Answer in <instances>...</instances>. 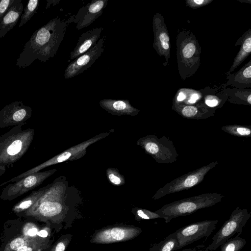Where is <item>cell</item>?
Segmentation results:
<instances>
[{
	"label": "cell",
	"instance_id": "cell-1",
	"mask_svg": "<svg viewBox=\"0 0 251 251\" xmlns=\"http://www.w3.org/2000/svg\"><path fill=\"white\" fill-rule=\"evenodd\" d=\"M67 24L57 17L36 30L24 46L16 66L24 69L36 60L45 63L53 58L64 39Z\"/></svg>",
	"mask_w": 251,
	"mask_h": 251
},
{
	"label": "cell",
	"instance_id": "cell-2",
	"mask_svg": "<svg viewBox=\"0 0 251 251\" xmlns=\"http://www.w3.org/2000/svg\"><path fill=\"white\" fill-rule=\"evenodd\" d=\"M177 67L181 79L193 75L201 64V47L189 29H178L176 37Z\"/></svg>",
	"mask_w": 251,
	"mask_h": 251
},
{
	"label": "cell",
	"instance_id": "cell-3",
	"mask_svg": "<svg viewBox=\"0 0 251 251\" xmlns=\"http://www.w3.org/2000/svg\"><path fill=\"white\" fill-rule=\"evenodd\" d=\"M24 124L13 126L0 136V166H12L27 151L34 135L32 128L23 129Z\"/></svg>",
	"mask_w": 251,
	"mask_h": 251
},
{
	"label": "cell",
	"instance_id": "cell-4",
	"mask_svg": "<svg viewBox=\"0 0 251 251\" xmlns=\"http://www.w3.org/2000/svg\"><path fill=\"white\" fill-rule=\"evenodd\" d=\"M224 196L215 193H205L166 204L155 211L166 223L174 218L185 216L201 209L211 207L220 202Z\"/></svg>",
	"mask_w": 251,
	"mask_h": 251
},
{
	"label": "cell",
	"instance_id": "cell-5",
	"mask_svg": "<svg viewBox=\"0 0 251 251\" xmlns=\"http://www.w3.org/2000/svg\"><path fill=\"white\" fill-rule=\"evenodd\" d=\"M63 183L55 180L46 186V188L34 205L26 210V215L35 218H50L62 210L60 201L63 196Z\"/></svg>",
	"mask_w": 251,
	"mask_h": 251
},
{
	"label": "cell",
	"instance_id": "cell-6",
	"mask_svg": "<svg viewBox=\"0 0 251 251\" xmlns=\"http://www.w3.org/2000/svg\"><path fill=\"white\" fill-rule=\"evenodd\" d=\"M109 133L105 132L100 133L92 138L74 146L56 155L48 160L36 166L30 170L14 177L9 180L0 184V187L8 182H14L30 174L39 172L42 169L49 166L58 164L66 161H73L83 157L86 153L87 148L91 145L103 139L109 135Z\"/></svg>",
	"mask_w": 251,
	"mask_h": 251
},
{
	"label": "cell",
	"instance_id": "cell-7",
	"mask_svg": "<svg viewBox=\"0 0 251 251\" xmlns=\"http://www.w3.org/2000/svg\"><path fill=\"white\" fill-rule=\"evenodd\" d=\"M251 216V212L247 209H241L238 207L236 208L212 237L210 244L207 248L208 251L216 250L236 233L242 234L243 228Z\"/></svg>",
	"mask_w": 251,
	"mask_h": 251
},
{
	"label": "cell",
	"instance_id": "cell-8",
	"mask_svg": "<svg viewBox=\"0 0 251 251\" xmlns=\"http://www.w3.org/2000/svg\"><path fill=\"white\" fill-rule=\"evenodd\" d=\"M136 144L159 163H173L178 155L172 141L165 137L158 138L154 135H147L139 139Z\"/></svg>",
	"mask_w": 251,
	"mask_h": 251
},
{
	"label": "cell",
	"instance_id": "cell-9",
	"mask_svg": "<svg viewBox=\"0 0 251 251\" xmlns=\"http://www.w3.org/2000/svg\"><path fill=\"white\" fill-rule=\"evenodd\" d=\"M217 164V161L210 163L174 179L157 190L152 199L157 200L167 195L187 190L198 185Z\"/></svg>",
	"mask_w": 251,
	"mask_h": 251
},
{
	"label": "cell",
	"instance_id": "cell-10",
	"mask_svg": "<svg viewBox=\"0 0 251 251\" xmlns=\"http://www.w3.org/2000/svg\"><path fill=\"white\" fill-rule=\"evenodd\" d=\"M56 171V169L37 172L9 184L1 192L0 198L12 200L34 189Z\"/></svg>",
	"mask_w": 251,
	"mask_h": 251
},
{
	"label": "cell",
	"instance_id": "cell-11",
	"mask_svg": "<svg viewBox=\"0 0 251 251\" xmlns=\"http://www.w3.org/2000/svg\"><path fill=\"white\" fill-rule=\"evenodd\" d=\"M218 222L217 220H206L177 229L175 231L178 241L176 250L203 238L206 239L216 228Z\"/></svg>",
	"mask_w": 251,
	"mask_h": 251
},
{
	"label": "cell",
	"instance_id": "cell-12",
	"mask_svg": "<svg viewBox=\"0 0 251 251\" xmlns=\"http://www.w3.org/2000/svg\"><path fill=\"white\" fill-rule=\"evenodd\" d=\"M154 39L153 48L160 57L163 58V65L166 67L171 55L170 38L169 31L162 14L156 12L152 19Z\"/></svg>",
	"mask_w": 251,
	"mask_h": 251
},
{
	"label": "cell",
	"instance_id": "cell-13",
	"mask_svg": "<svg viewBox=\"0 0 251 251\" xmlns=\"http://www.w3.org/2000/svg\"><path fill=\"white\" fill-rule=\"evenodd\" d=\"M104 41L103 37L99 39L93 47L70 63L65 70V78H71L91 67L104 51Z\"/></svg>",
	"mask_w": 251,
	"mask_h": 251
},
{
	"label": "cell",
	"instance_id": "cell-14",
	"mask_svg": "<svg viewBox=\"0 0 251 251\" xmlns=\"http://www.w3.org/2000/svg\"><path fill=\"white\" fill-rule=\"evenodd\" d=\"M141 232V228L134 226L108 227L96 232L91 242L97 244H109L125 241L133 239Z\"/></svg>",
	"mask_w": 251,
	"mask_h": 251
},
{
	"label": "cell",
	"instance_id": "cell-15",
	"mask_svg": "<svg viewBox=\"0 0 251 251\" xmlns=\"http://www.w3.org/2000/svg\"><path fill=\"white\" fill-rule=\"evenodd\" d=\"M32 109L22 101H14L0 110V129L25 124L31 117Z\"/></svg>",
	"mask_w": 251,
	"mask_h": 251
},
{
	"label": "cell",
	"instance_id": "cell-16",
	"mask_svg": "<svg viewBox=\"0 0 251 251\" xmlns=\"http://www.w3.org/2000/svg\"><path fill=\"white\" fill-rule=\"evenodd\" d=\"M108 0H93L80 8L76 15L67 20L76 24L78 30L85 28L100 17L108 4Z\"/></svg>",
	"mask_w": 251,
	"mask_h": 251
},
{
	"label": "cell",
	"instance_id": "cell-17",
	"mask_svg": "<svg viewBox=\"0 0 251 251\" xmlns=\"http://www.w3.org/2000/svg\"><path fill=\"white\" fill-rule=\"evenodd\" d=\"M102 30V27H96L83 33L70 53V59H75L93 47L99 41Z\"/></svg>",
	"mask_w": 251,
	"mask_h": 251
},
{
	"label": "cell",
	"instance_id": "cell-18",
	"mask_svg": "<svg viewBox=\"0 0 251 251\" xmlns=\"http://www.w3.org/2000/svg\"><path fill=\"white\" fill-rule=\"evenodd\" d=\"M99 104L102 108L113 115L136 116L140 112L127 100L105 99L100 100Z\"/></svg>",
	"mask_w": 251,
	"mask_h": 251
},
{
	"label": "cell",
	"instance_id": "cell-19",
	"mask_svg": "<svg viewBox=\"0 0 251 251\" xmlns=\"http://www.w3.org/2000/svg\"><path fill=\"white\" fill-rule=\"evenodd\" d=\"M23 11L24 6L22 0H15L0 19V39L17 25Z\"/></svg>",
	"mask_w": 251,
	"mask_h": 251
},
{
	"label": "cell",
	"instance_id": "cell-20",
	"mask_svg": "<svg viewBox=\"0 0 251 251\" xmlns=\"http://www.w3.org/2000/svg\"><path fill=\"white\" fill-rule=\"evenodd\" d=\"M227 81L222 85L225 88L230 86L238 89L251 88V60H250L238 71L226 75Z\"/></svg>",
	"mask_w": 251,
	"mask_h": 251
},
{
	"label": "cell",
	"instance_id": "cell-21",
	"mask_svg": "<svg viewBox=\"0 0 251 251\" xmlns=\"http://www.w3.org/2000/svg\"><path fill=\"white\" fill-rule=\"evenodd\" d=\"M240 46L233 63L227 72L228 75L233 72L249 56L251 52V28H250L235 43V46Z\"/></svg>",
	"mask_w": 251,
	"mask_h": 251
},
{
	"label": "cell",
	"instance_id": "cell-22",
	"mask_svg": "<svg viewBox=\"0 0 251 251\" xmlns=\"http://www.w3.org/2000/svg\"><path fill=\"white\" fill-rule=\"evenodd\" d=\"M199 91L202 95L205 104L209 107H221L227 100L222 84L214 87L205 86Z\"/></svg>",
	"mask_w": 251,
	"mask_h": 251
},
{
	"label": "cell",
	"instance_id": "cell-23",
	"mask_svg": "<svg viewBox=\"0 0 251 251\" xmlns=\"http://www.w3.org/2000/svg\"><path fill=\"white\" fill-rule=\"evenodd\" d=\"M172 108L183 116L189 118H196L197 117L203 116L214 112V109L208 108L204 102L197 105L173 104Z\"/></svg>",
	"mask_w": 251,
	"mask_h": 251
},
{
	"label": "cell",
	"instance_id": "cell-24",
	"mask_svg": "<svg viewBox=\"0 0 251 251\" xmlns=\"http://www.w3.org/2000/svg\"><path fill=\"white\" fill-rule=\"evenodd\" d=\"M203 98L199 90L190 88H180L176 94L173 104L180 105H193L200 102Z\"/></svg>",
	"mask_w": 251,
	"mask_h": 251
},
{
	"label": "cell",
	"instance_id": "cell-25",
	"mask_svg": "<svg viewBox=\"0 0 251 251\" xmlns=\"http://www.w3.org/2000/svg\"><path fill=\"white\" fill-rule=\"evenodd\" d=\"M224 91L227 97V100L230 102L235 104L251 105V89L224 87Z\"/></svg>",
	"mask_w": 251,
	"mask_h": 251
},
{
	"label": "cell",
	"instance_id": "cell-26",
	"mask_svg": "<svg viewBox=\"0 0 251 251\" xmlns=\"http://www.w3.org/2000/svg\"><path fill=\"white\" fill-rule=\"evenodd\" d=\"M46 188L45 187L33 191L29 195L24 198L16 204L13 207L12 210L16 213L25 212L32 206L40 197Z\"/></svg>",
	"mask_w": 251,
	"mask_h": 251
},
{
	"label": "cell",
	"instance_id": "cell-27",
	"mask_svg": "<svg viewBox=\"0 0 251 251\" xmlns=\"http://www.w3.org/2000/svg\"><path fill=\"white\" fill-rule=\"evenodd\" d=\"M177 244V239L175 232L154 245L150 251H174L176 250Z\"/></svg>",
	"mask_w": 251,
	"mask_h": 251
},
{
	"label": "cell",
	"instance_id": "cell-28",
	"mask_svg": "<svg viewBox=\"0 0 251 251\" xmlns=\"http://www.w3.org/2000/svg\"><path fill=\"white\" fill-rule=\"evenodd\" d=\"M237 233L233 238H231L223 243L220 247L221 251H240L246 244V240Z\"/></svg>",
	"mask_w": 251,
	"mask_h": 251
},
{
	"label": "cell",
	"instance_id": "cell-29",
	"mask_svg": "<svg viewBox=\"0 0 251 251\" xmlns=\"http://www.w3.org/2000/svg\"><path fill=\"white\" fill-rule=\"evenodd\" d=\"M39 0H29L21 16L19 27L25 25L36 13L39 5Z\"/></svg>",
	"mask_w": 251,
	"mask_h": 251
},
{
	"label": "cell",
	"instance_id": "cell-30",
	"mask_svg": "<svg viewBox=\"0 0 251 251\" xmlns=\"http://www.w3.org/2000/svg\"><path fill=\"white\" fill-rule=\"evenodd\" d=\"M46 246V241L37 236L15 251H41Z\"/></svg>",
	"mask_w": 251,
	"mask_h": 251
},
{
	"label": "cell",
	"instance_id": "cell-31",
	"mask_svg": "<svg viewBox=\"0 0 251 251\" xmlns=\"http://www.w3.org/2000/svg\"><path fill=\"white\" fill-rule=\"evenodd\" d=\"M34 237H29L24 235L16 237L5 246L3 251H15L31 240Z\"/></svg>",
	"mask_w": 251,
	"mask_h": 251
},
{
	"label": "cell",
	"instance_id": "cell-32",
	"mask_svg": "<svg viewBox=\"0 0 251 251\" xmlns=\"http://www.w3.org/2000/svg\"><path fill=\"white\" fill-rule=\"evenodd\" d=\"M222 129L231 134L239 136H248L251 135V129L246 126L232 125L225 126Z\"/></svg>",
	"mask_w": 251,
	"mask_h": 251
},
{
	"label": "cell",
	"instance_id": "cell-33",
	"mask_svg": "<svg viewBox=\"0 0 251 251\" xmlns=\"http://www.w3.org/2000/svg\"><path fill=\"white\" fill-rule=\"evenodd\" d=\"M106 175L111 183L117 186L123 185L125 183L124 176L117 169L109 168L106 170Z\"/></svg>",
	"mask_w": 251,
	"mask_h": 251
},
{
	"label": "cell",
	"instance_id": "cell-34",
	"mask_svg": "<svg viewBox=\"0 0 251 251\" xmlns=\"http://www.w3.org/2000/svg\"><path fill=\"white\" fill-rule=\"evenodd\" d=\"M135 216L138 220H152L161 218V217L155 212H152L147 209L137 208L135 211Z\"/></svg>",
	"mask_w": 251,
	"mask_h": 251
},
{
	"label": "cell",
	"instance_id": "cell-35",
	"mask_svg": "<svg viewBox=\"0 0 251 251\" xmlns=\"http://www.w3.org/2000/svg\"><path fill=\"white\" fill-rule=\"evenodd\" d=\"M38 231V227L33 223L25 224L22 229L23 235L29 237H37Z\"/></svg>",
	"mask_w": 251,
	"mask_h": 251
},
{
	"label": "cell",
	"instance_id": "cell-36",
	"mask_svg": "<svg viewBox=\"0 0 251 251\" xmlns=\"http://www.w3.org/2000/svg\"><path fill=\"white\" fill-rule=\"evenodd\" d=\"M213 1V0H186L185 3L186 6L195 9L206 6Z\"/></svg>",
	"mask_w": 251,
	"mask_h": 251
},
{
	"label": "cell",
	"instance_id": "cell-37",
	"mask_svg": "<svg viewBox=\"0 0 251 251\" xmlns=\"http://www.w3.org/2000/svg\"><path fill=\"white\" fill-rule=\"evenodd\" d=\"M15 0H0V19L5 14Z\"/></svg>",
	"mask_w": 251,
	"mask_h": 251
},
{
	"label": "cell",
	"instance_id": "cell-38",
	"mask_svg": "<svg viewBox=\"0 0 251 251\" xmlns=\"http://www.w3.org/2000/svg\"><path fill=\"white\" fill-rule=\"evenodd\" d=\"M65 240L58 242L51 250L50 251H65L66 247Z\"/></svg>",
	"mask_w": 251,
	"mask_h": 251
},
{
	"label": "cell",
	"instance_id": "cell-39",
	"mask_svg": "<svg viewBox=\"0 0 251 251\" xmlns=\"http://www.w3.org/2000/svg\"><path fill=\"white\" fill-rule=\"evenodd\" d=\"M48 232L44 229L38 231L37 236L41 238H45L48 236Z\"/></svg>",
	"mask_w": 251,
	"mask_h": 251
},
{
	"label": "cell",
	"instance_id": "cell-40",
	"mask_svg": "<svg viewBox=\"0 0 251 251\" xmlns=\"http://www.w3.org/2000/svg\"><path fill=\"white\" fill-rule=\"evenodd\" d=\"M59 1V0H47V6L46 7V8L47 9L48 8L50 5L53 3H57Z\"/></svg>",
	"mask_w": 251,
	"mask_h": 251
},
{
	"label": "cell",
	"instance_id": "cell-41",
	"mask_svg": "<svg viewBox=\"0 0 251 251\" xmlns=\"http://www.w3.org/2000/svg\"><path fill=\"white\" fill-rule=\"evenodd\" d=\"M5 171V168L0 166V176H1Z\"/></svg>",
	"mask_w": 251,
	"mask_h": 251
}]
</instances>
